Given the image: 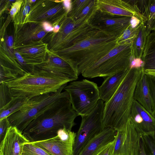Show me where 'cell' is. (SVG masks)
Returning a JSON list of instances; mask_svg holds the SVG:
<instances>
[{
	"mask_svg": "<svg viewBox=\"0 0 155 155\" xmlns=\"http://www.w3.org/2000/svg\"><path fill=\"white\" fill-rule=\"evenodd\" d=\"M117 38L94 27L68 47L53 53L69 62L78 76L118 45Z\"/></svg>",
	"mask_w": 155,
	"mask_h": 155,
	"instance_id": "obj_1",
	"label": "cell"
},
{
	"mask_svg": "<svg viewBox=\"0 0 155 155\" xmlns=\"http://www.w3.org/2000/svg\"><path fill=\"white\" fill-rule=\"evenodd\" d=\"M78 116L72 106L68 94L36 116L22 134L29 142L49 139L56 136L61 129L65 128L71 130Z\"/></svg>",
	"mask_w": 155,
	"mask_h": 155,
	"instance_id": "obj_2",
	"label": "cell"
},
{
	"mask_svg": "<svg viewBox=\"0 0 155 155\" xmlns=\"http://www.w3.org/2000/svg\"><path fill=\"white\" fill-rule=\"evenodd\" d=\"M143 70V66L130 67L116 92L104 103V128L110 127L117 132L125 129L130 118L135 88Z\"/></svg>",
	"mask_w": 155,
	"mask_h": 155,
	"instance_id": "obj_3",
	"label": "cell"
},
{
	"mask_svg": "<svg viewBox=\"0 0 155 155\" xmlns=\"http://www.w3.org/2000/svg\"><path fill=\"white\" fill-rule=\"evenodd\" d=\"M72 81L69 78L53 73L34 70L15 80L5 83L12 97L28 98L57 92L63 85Z\"/></svg>",
	"mask_w": 155,
	"mask_h": 155,
	"instance_id": "obj_4",
	"label": "cell"
},
{
	"mask_svg": "<svg viewBox=\"0 0 155 155\" xmlns=\"http://www.w3.org/2000/svg\"><path fill=\"white\" fill-rule=\"evenodd\" d=\"M131 43L117 45L107 54L88 67L81 74L87 78H105L129 68L133 58Z\"/></svg>",
	"mask_w": 155,
	"mask_h": 155,
	"instance_id": "obj_5",
	"label": "cell"
},
{
	"mask_svg": "<svg viewBox=\"0 0 155 155\" xmlns=\"http://www.w3.org/2000/svg\"><path fill=\"white\" fill-rule=\"evenodd\" d=\"M67 84L62 86L56 92L45 94L28 98L17 111L8 117L11 126L16 127L22 132L32 120L54 102L68 93L62 92Z\"/></svg>",
	"mask_w": 155,
	"mask_h": 155,
	"instance_id": "obj_6",
	"label": "cell"
},
{
	"mask_svg": "<svg viewBox=\"0 0 155 155\" xmlns=\"http://www.w3.org/2000/svg\"><path fill=\"white\" fill-rule=\"evenodd\" d=\"M64 90L68 93L73 109L81 116L91 113L100 99L97 84L86 79L71 81Z\"/></svg>",
	"mask_w": 155,
	"mask_h": 155,
	"instance_id": "obj_7",
	"label": "cell"
},
{
	"mask_svg": "<svg viewBox=\"0 0 155 155\" xmlns=\"http://www.w3.org/2000/svg\"><path fill=\"white\" fill-rule=\"evenodd\" d=\"M104 106V102L100 99L91 113L81 116V121L76 133L73 155H78L87 143L104 128L103 121Z\"/></svg>",
	"mask_w": 155,
	"mask_h": 155,
	"instance_id": "obj_8",
	"label": "cell"
},
{
	"mask_svg": "<svg viewBox=\"0 0 155 155\" xmlns=\"http://www.w3.org/2000/svg\"><path fill=\"white\" fill-rule=\"evenodd\" d=\"M58 25L60 28L58 33L49 32L43 40L47 44L48 50L52 53L68 47L82 34L86 27L85 23L77 24L67 15Z\"/></svg>",
	"mask_w": 155,
	"mask_h": 155,
	"instance_id": "obj_9",
	"label": "cell"
},
{
	"mask_svg": "<svg viewBox=\"0 0 155 155\" xmlns=\"http://www.w3.org/2000/svg\"><path fill=\"white\" fill-rule=\"evenodd\" d=\"M67 14L62 0H36L32 4L24 23L46 21L54 27Z\"/></svg>",
	"mask_w": 155,
	"mask_h": 155,
	"instance_id": "obj_10",
	"label": "cell"
},
{
	"mask_svg": "<svg viewBox=\"0 0 155 155\" xmlns=\"http://www.w3.org/2000/svg\"><path fill=\"white\" fill-rule=\"evenodd\" d=\"M132 18V17L112 15L97 10L89 23L95 28L118 37L131 24Z\"/></svg>",
	"mask_w": 155,
	"mask_h": 155,
	"instance_id": "obj_11",
	"label": "cell"
},
{
	"mask_svg": "<svg viewBox=\"0 0 155 155\" xmlns=\"http://www.w3.org/2000/svg\"><path fill=\"white\" fill-rule=\"evenodd\" d=\"M76 133L64 128L57 135L44 140L31 142L53 155H73Z\"/></svg>",
	"mask_w": 155,
	"mask_h": 155,
	"instance_id": "obj_12",
	"label": "cell"
},
{
	"mask_svg": "<svg viewBox=\"0 0 155 155\" xmlns=\"http://www.w3.org/2000/svg\"><path fill=\"white\" fill-rule=\"evenodd\" d=\"M97 10L112 15L135 17L141 23L146 24V19L140 13L136 5L129 1L122 0H96Z\"/></svg>",
	"mask_w": 155,
	"mask_h": 155,
	"instance_id": "obj_13",
	"label": "cell"
},
{
	"mask_svg": "<svg viewBox=\"0 0 155 155\" xmlns=\"http://www.w3.org/2000/svg\"><path fill=\"white\" fill-rule=\"evenodd\" d=\"M34 70L53 73L70 79L76 80L78 76L75 70L66 61L48 50L46 60L34 66Z\"/></svg>",
	"mask_w": 155,
	"mask_h": 155,
	"instance_id": "obj_14",
	"label": "cell"
},
{
	"mask_svg": "<svg viewBox=\"0 0 155 155\" xmlns=\"http://www.w3.org/2000/svg\"><path fill=\"white\" fill-rule=\"evenodd\" d=\"M14 26L13 48L26 44L31 41L42 40L49 33L44 30L42 22L14 24Z\"/></svg>",
	"mask_w": 155,
	"mask_h": 155,
	"instance_id": "obj_15",
	"label": "cell"
},
{
	"mask_svg": "<svg viewBox=\"0 0 155 155\" xmlns=\"http://www.w3.org/2000/svg\"><path fill=\"white\" fill-rule=\"evenodd\" d=\"M0 46V84L15 80L26 74L16 60L14 55L8 51L5 43Z\"/></svg>",
	"mask_w": 155,
	"mask_h": 155,
	"instance_id": "obj_16",
	"label": "cell"
},
{
	"mask_svg": "<svg viewBox=\"0 0 155 155\" xmlns=\"http://www.w3.org/2000/svg\"><path fill=\"white\" fill-rule=\"evenodd\" d=\"M13 49L21 54L26 64L33 70L35 66L46 60L48 50L47 44L42 40L31 41Z\"/></svg>",
	"mask_w": 155,
	"mask_h": 155,
	"instance_id": "obj_17",
	"label": "cell"
},
{
	"mask_svg": "<svg viewBox=\"0 0 155 155\" xmlns=\"http://www.w3.org/2000/svg\"><path fill=\"white\" fill-rule=\"evenodd\" d=\"M130 120L135 129L140 134L155 130V118L134 100Z\"/></svg>",
	"mask_w": 155,
	"mask_h": 155,
	"instance_id": "obj_18",
	"label": "cell"
},
{
	"mask_svg": "<svg viewBox=\"0 0 155 155\" xmlns=\"http://www.w3.org/2000/svg\"><path fill=\"white\" fill-rule=\"evenodd\" d=\"M28 142L22 132L11 126L0 142V155H21L24 144Z\"/></svg>",
	"mask_w": 155,
	"mask_h": 155,
	"instance_id": "obj_19",
	"label": "cell"
},
{
	"mask_svg": "<svg viewBox=\"0 0 155 155\" xmlns=\"http://www.w3.org/2000/svg\"><path fill=\"white\" fill-rule=\"evenodd\" d=\"M121 146L120 155H138L141 139L130 119L125 129L120 132Z\"/></svg>",
	"mask_w": 155,
	"mask_h": 155,
	"instance_id": "obj_20",
	"label": "cell"
},
{
	"mask_svg": "<svg viewBox=\"0 0 155 155\" xmlns=\"http://www.w3.org/2000/svg\"><path fill=\"white\" fill-rule=\"evenodd\" d=\"M117 133V131L112 128H105L87 143L78 155H96L104 147L115 140Z\"/></svg>",
	"mask_w": 155,
	"mask_h": 155,
	"instance_id": "obj_21",
	"label": "cell"
},
{
	"mask_svg": "<svg viewBox=\"0 0 155 155\" xmlns=\"http://www.w3.org/2000/svg\"><path fill=\"white\" fill-rule=\"evenodd\" d=\"M130 68L106 77L99 87L100 99L104 103L108 102L116 92Z\"/></svg>",
	"mask_w": 155,
	"mask_h": 155,
	"instance_id": "obj_22",
	"label": "cell"
},
{
	"mask_svg": "<svg viewBox=\"0 0 155 155\" xmlns=\"http://www.w3.org/2000/svg\"><path fill=\"white\" fill-rule=\"evenodd\" d=\"M134 100L152 114L153 104L147 76L143 70L136 84Z\"/></svg>",
	"mask_w": 155,
	"mask_h": 155,
	"instance_id": "obj_23",
	"label": "cell"
},
{
	"mask_svg": "<svg viewBox=\"0 0 155 155\" xmlns=\"http://www.w3.org/2000/svg\"><path fill=\"white\" fill-rule=\"evenodd\" d=\"M140 13L146 19V31L148 35L155 30V0L133 1Z\"/></svg>",
	"mask_w": 155,
	"mask_h": 155,
	"instance_id": "obj_24",
	"label": "cell"
},
{
	"mask_svg": "<svg viewBox=\"0 0 155 155\" xmlns=\"http://www.w3.org/2000/svg\"><path fill=\"white\" fill-rule=\"evenodd\" d=\"M145 25L141 23L138 32L131 44L132 56L134 59L141 60L143 55L148 36Z\"/></svg>",
	"mask_w": 155,
	"mask_h": 155,
	"instance_id": "obj_25",
	"label": "cell"
},
{
	"mask_svg": "<svg viewBox=\"0 0 155 155\" xmlns=\"http://www.w3.org/2000/svg\"><path fill=\"white\" fill-rule=\"evenodd\" d=\"M28 99L23 96L12 97L8 103L0 109V120L7 117L19 110Z\"/></svg>",
	"mask_w": 155,
	"mask_h": 155,
	"instance_id": "obj_26",
	"label": "cell"
},
{
	"mask_svg": "<svg viewBox=\"0 0 155 155\" xmlns=\"http://www.w3.org/2000/svg\"><path fill=\"white\" fill-rule=\"evenodd\" d=\"M141 60L143 64L155 62V30L147 36Z\"/></svg>",
	"mask_w": 155,
	"mask_h": 155,
	"instance_id": "obj_27",
	"label": "cell"
},
{
	"mask_svg": "<svg viewBox=\"0 0 155 155\" xmlns=\"http://www.w3.org/2000/svg\"><path fill=\"white\" fill-rule=\"evenodd\" d=\"M96 1V0H90L88 4L74 20L76 23L80 24L86 21L89 22L91 18L97 10Z\"/></svg>",
	"mask_w": 155,
	"mask_h": 155,
	"instance_id": "obj_28",
	"label": "cell"
},
{
	"mask_svg": "<svg viewBox=\"0 0 155 155\" xmlns=\"http://www.w3.org/2000/svg\"><path fill=\"white\" fill-rule=\"evenodd\" d=\"M33 3L31 0H23L20 9L12 18L14 24L24 23L25 19L29 13Z\"/></svg>",
	"mask_w": 155,
	"mask_h": 155,
	"instance_id": "obj_29",
	"label": "cell"
},
{
	"mask_svg": "<svg viewBox=\"0 0 155 155\" xmlns=\"http://www.w3.org/2000/svg\"><path fill=\"white\" fill-rule=\"evenodd\" d=\"M141 23L135 26H133L131 24L118 37L117 40V43L118 45L125 43L132 42L136 36L139 30Z\"/></svg>",
	"mask_w": 155,
	"mask_h": 155,
	"instance_id": "obj_30",
	"label": "cell"
},
{
	"mask_svg": "<svg viewBox=\"0 0 155 155\" xmlns=\"http://www.w3.org/2000/svg\"><path fill=\"white\" fill-rule=\"evenodd\" d=\"M90 0H72L71 10L68 14L67 16L74 20L88 4Z\"/></svg>",
	"mask_w": 155,
	"mask_h": 155,
	"instance_id": "obj_31",
	"label": "cell"
},
{
	"mask_svg": "<svg viewBox=\"0 0 155 155\" xmlns=\"http://www.w3.org/2000/svg\"><path fill=\"white\" fill-rule=\"evenodd\" d=\"M21 155H53L31 142L24 144Z\"/></svg>",
	"mask_w": 155,
	"mask_h": 155,
	"instance_id": "obj_32",
	"label": "cell"
},
{
	"mask_svg": "<svg viewBox=\"0 0 155 155\" xmlns=\"http://www.w3.org/2000/svg\"><path fill=\"white\" fill-rule=\"evenodd\" d=\"M150 155H155V130L141 134Z\"/></svg>",
	"mask_w": 155,
	"mask_h": 155,
	"instance_id": "obj_33",
	"label": "cell"
},
{
	"mask_svg": "<svg viewBox=\"0 0 155 155\" xmlns=\"http://www.w3.org/2000/svg\"><path fill=\"white\" fill-rule=\"evenodd\" d=\"M12 97L9 88L4 83L0 84V109L12 100Z\"/></svg>",
	"mask_w": 155,
	"mask_h": 155,
	"instance_id": "obj_34",
	"label": "cell"
},
{
	"mask_svg": "<svg viewBox=\"0 0 155 155\" xmlns=\"http://www.w3.org/2000/svg\"><path fill=\"white\" fill-rule=\"evenodd\" d=\"M146 75L153 104L152 115L155 118V77Z\"/></svg>",
	"mask_w": 155,
	"mask_h": 155,
	"instance_id": "obj_35",
	"label": "cell"
},
{
	"mask_svg": "<svg viewBox=\"0 0 155 155\" xmlns=\"http://www.w3.org/2000/svg\"><path fill=\"white\" fill-rule=\"evenodd\" d=\"M11 126L7 117L0 120V142L4 138L8 128Z\"/></svg>",
	"mask_w": 155,
	"mask_h": 155,
	"instance_id": "obj_36",
	"label": "cell"
},
{
	"mask_svg": "<svg viewBox=\"0 0 155 155\" xmlns=\"http://www.w3.org/2000/svg\"><path fill=\"white\" fill-rule=\"evenodd\" d=\"M115 139L104 147L96 155H113Z\"/></svg>",
	"mask_w": 155,
	"mask_h": 155,
	"instance_id": "obj_37",
	"label": "cell"
},
{
	"mask_svg": "<svg viewBox=\"0 0 155 155\" xmlns=\"http://www.w3.org/2000/svg\"><path fill=\"white\" fill-rule=\"evenodd\" d=\"M23 1V0H17L12 3L9 14L12 18L20 9Z\"/></svg>",
	"mask_w": 155,
	"mask_h": 155,
	"instance_id": "obj_38",
	"label": "cell"
},
{
	"mask_svg": "<svg viewBox=\"0 0 155 155\" xmlns=\"http://www.w3.org/2000/svg\"><path fill=\"white\" fill-rule=\"evenodd\" d=\"M138 155H150L141 136L140 148Z\"/></svg>",
	"mask_w": 155,
	"mask_h": 155,
	"instance_id": "obj_39",
	"label": "cell"
},
{
	"mask_svg": "<svg viewBox=\"0 0 155 155\" xmlns=\"http://www.w3.org/2000/svg\"><path fill=\"white\" fill-rule=\"evenodd\" d=\"M42 25L43 29L46 32H51L53 31L54 27L49 22L44 21L42 22Z\"/></svg>",
	"mask_w": 155,
	"mask_h": 155,
	"instance_id": "obj_40",
	"label": "cell"
},
{
	"mask_svg": "<svg viewBox=\"0 0 155 155\" xmlns=\"http://www.w3.org/2000/svg\"><path fill=\"white\" fill-rule=\"evenodd\" d=\"M72 0H62L64 6L68 14L71 10L72 7Z\"/></svg>",
	"mask_w": 155,
	"mask_h": 155,
	"instance_id": "obj_41",
	"label": "cell"
},
{
	"mask_svg": "<svg viewBox=\"0 0 155 155\" xmlns=\"http://www.w3.org/2000/svg\"><path fill=\"white\" fill-rule=\"evenodd\" d=\"M6 43L7 45V48L8 49L12 50L13 49L14 38L12 35H10L7 37L6 40Z\"/></svg>",
	"mask_w": 155,
	"mask_h": 155,
	"instance_id": "obj_42",
	"label": "cell"
},
{
	"mask_svg": "<svg viewBox=\"0 0 155 155\" xmlns=\"http://www.w3.org/2000/svg\"><path fill=\"white\" fill-rule=\"evenodd\" d=\"M143 68L144 70H155V62L147 64H143Z\"/></svg>",
	"mask_w": 155,
	"mask_h": 155,
	"instance_id": "obj_43",
	"label": "cell"
},
{
	"mask_svg": "<svg viewBox=\"0 0 155 155\" xmlns=\"http://www.w3.org/2000/svg\"><path fill=\"white\" fill-rule=\"evenodd\" d=\"M144 71L146 74L155 77V70H144Z\"/></svg>",
	"mask_w": 155,
	"mask_h": 155,
	"instance_id": "obj_44",
	"label": "cell"
},
{
	"mask_svg": "<svg viewBox=\"0 0 155 155\" xmlns=\"http://www.w3.org/2000/svg\"><path fill=\"white\" fill-rule=\"evenodd\" d=\"M60 26L59 25H56L54 27L53 32L54 33H58L59 31Z\"/></svg>",
	"mask_w": 155,
	"mask_h": 155,
	"instance_id": "obj_45",
	"label": "cell"
}]
</instances>
